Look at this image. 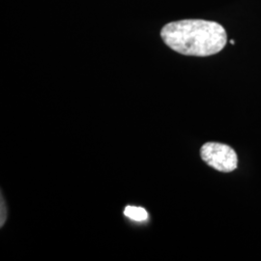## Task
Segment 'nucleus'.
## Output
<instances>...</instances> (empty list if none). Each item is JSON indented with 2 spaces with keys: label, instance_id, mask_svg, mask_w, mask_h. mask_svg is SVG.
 Listing matches in <instances>:
<instances>
[{
  "label": "nucleus",
  "instance_id": "7ed1b4c3",
  "mask_svg": "<svg viewBox=\"0 0 261 261\" xmlns=\"http://www.w3.org/2000/svg\"><path fill=\"white\" fill-rule=\"evenodd\" d=\"M124 214L130 220L137 221V222L146 221L148 218V213L144 208L136 207V206H127L125 208Z\"/></svg>",
  "mask_w": 261,
  "mask_h": 261
},
{
  "label": "nucleus",
  "instance_id": "f03ea898",
  "mask_svg": "<svg viewBox=\"0 0 261 261\" xmlns=\"http://www.w3.org/2000/svg\"><path fill=\"white\" fill-rule=\"evenodd\" d=\"M200 157L209 167L221 172H231L238 167L233 148L220 142H206L200 148Z\"/></svg>",
  "mask_w": 261,
  "mask_h": 261
},
{
  "label": "nucleus",
  "instance_id": "20e7f679",
  "mask_svg": "<svg viewBox=\"0 0 261 261\" xmlns=\"http://www.w3.org/2000/svg\"><path fill=\"white\" fill-rule=\"evenodd\" d=\"M230 44H231V45H234V44H235V42H234V40H230Z\"/></svg>",
  "mask_w": 261,
  "mask_h": 261
},
{
  "label": "nucleus",
  "instance_id": "f257e3e1",
  "mask_svg": "<svg viewBox=\"0 0 261 261\" xmlns=\"http://www.w3.org/2000/svg\"><path fill=\"white\" fill-rule=\"evenodd\" d=\"M161 37L178 54L190 56H210L226 45L227 35L218 22L204 19H183L166 24Z\"/></svg>",
  "mask_w": 261,
  "mask_h": 261
}]
</instances>
